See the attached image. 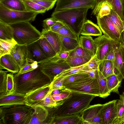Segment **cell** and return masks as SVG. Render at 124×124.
Instances as JSON below:
<instances>
[{
  "mask_svg": "<svg viewBox=\"0 0 124 124\" xmlns=\"http://www.w3.org/2000/svg\"><path fill=\"white\" fill-rule=\"evenodd\" d=\"M109 92L119 94V88L120 86L122 78L119 75L113 74L106 78Z\"/></svg>",
  "mask_w": 124,
  "mask_h": 124,
  "instance_id": "cell-25",
  "label": "cell"
},
{
  "mask_svg": "<svg viewBox=\"0 0 124 124\" xmlns=\"http://www.w3.org/2000/svg\"><path fill=\"white\" fill-rule=\"evenodd\" d=\"M94 40L97 47L96 55L99 61L104 60L107 53L113 48L117 42L104 35L99 36Z\"/></svg>",
  "mask_w": 124,
  "mask_h": 124,
  "instance_id": "cell-12",
  "label": "cell"
},
{
  "mask_svg": "<svg viewBox=\"0 0 124 124\" xmlns=\"http://www.w3.org/2000/svg\"><path fill=\"white\" fill-rule=\"evenodd\" d=\"M70 91L62 89L60 93L56 94H52L54 100L56 102L62 101L68 97L71 94Z\"/></svg>",
  "mask_w": 124,
  "mask_h": 124,
  "instance_id": "cell-48",
  "label": "cell"
},
{
  "mask_svg": "<svg viewBox=\"0 0 124 124\" xmlns=\"http://www.w3.org/2000/svg\"><path fill=\"white\" fill-rule=\"evenodd\" d=\"M13 74V73L11 72L7 74V94H9L15 91Z\"/></svg>",
  "mask_w": 124,
  "mask_h": 124,
  "instance_id": "cell-46",
  "label": "cell"
},
{
  "mask_svg": "<svg viewBox=\"0 0 124 124\" xmlns=\"http://www.w3.org/2000/svg\"><path fill=\"white\" fill-rule=\"evenodd\" d=\"M66 24L65 23L61 21L57 20L53 25L50 28L46 29L48 30L53 31L61 27Z\"/></svg>",
  "mask_w": 124,
  "mask_h": 124,
  "instance_id": "cell-53",
  "label": "cell"
},
{
  "mask_svg": "<svg viewBox=\"0 0 124 124\" xmlns=\"http://www.w3.org/2000/svg\"><path fill=\"white\" fill-rule=\"evenodd\" d=\"M111 20L118 29L121 32L124 30V24L121 18L113 9L110 14L107 16Z\"/></svg>",
  "mask_w": 124,
  "mask_h": 124,
  "instance_id": "cell-37",
  "label": "cell"
},
{
  "mask_svg": "<svg viewBox=\"0 0 124 124\" xmlns=\"http://www.w3.org/2000/svg\"><path fill=\"white\" fill-rule=\"evenodd\" d=\"M90 9H92L91 7H87L54 11L51 16L69 26L79 39L82 26L87 20L88 11Z\"/></svg>",
  "mask_w": 124,
  "mask_h": 124,
  "instance_id": "cell-4",
  "label": "cell"
},
{
  "mask_svg": "<svg viewBox=\"0 0 124 124\" xmlns=\"http://www.w3.org/2000/svg\"><path fill=\"white\" fill-rule=\"evenodd\" d=\"M121 2L123 1H124V0H121Z\"/></svg>",
  "mask_w": 124,
  "mask_h": 124,
  "instance_id": "cell-61",
  "label": "cell"
},
{
  "mask_svg": "<svg viewBox=\"0 0 124 124\" xmlns=\"http://www.w3.org/2000/svg\"><path fill=\"white\" fill-rule=\"evenodd\" d=\"M89 60L85 58L69 55L66 61L70 67H74L84 65L87 63Z\"/></svg>",
  "mask_w": 124,
  "mask_h": 124,
  "instance_id": "cell-35",
  "label": "cell"
},
{
  "mask_svg": "<svg viewBox=\"0 0 124 124\" xmlns=\"http://www.w3.org/2000/svg\"><path fill=\"white\" fill-rule=\"evenodd\" d=\"M61 42V51H70L80 46L78 39L60 35Z\"/></svg>",
  "mask_w": 124,
  "mask_h": 124,
  "instance_id": "cell-26",
  "label": "cell"
},
{
  "mask_svg": "<svg viewBox=\"0 0 124 124\" xmlns=\"http://www.w3.org/2000/svg\"><path fill=\"white\" fill-rule=\"evenodd\" d=\"M71 51H61L54 57L48 59L52 61L55 62L65 61L69 55Z\"/></svg>",
  "mask_w": 124,
  "mask_h": 124,
  "instance_id": "cell-47",
  "label": "cell"
},
{
  "mask_svg": "<svg viewBox=\"0 0 124 124\" xmlns=\"http://www.w3.org/2000/svg\"><path fill=\"white\" fill-rule=\"evenodd\" d=\"M98 70L106 78L114 73L113 62L104 59L98 61Z\"/></svg>",
  "mask_w": 124,
  "mask_h": 124,
  "instance_id": "cell-27",
  "label": "cell"
},
{
  "mask_svg": "<svg viewBox=\"0 0 124 124\" xmlns=\"http://www.w3.org/2000/svg\"><path fill=\"white\" fill-rule=\"evenodd\" d=\"M122 94L124 96V92L123 93H122Z\"/></svg>",
  "mask_w": 124,
  "mask_h": 124,
  "instance_id": "cell-60",
  "label": "cell"
},
{
  "mask_svg": "<svg viewBox=\"0 0 124 124\" xmlns=\"http://www.w3.org/2000/svg\"><path fill=\"white\" fill-rule=\"evenodd\" d=\"M117 101L114 100L103 104L101 110L103 124H113L117 119Z\"/></svg>",
  "mask_w": 124,
  "mask_h": 124,
  "instance_id": "cell-15",
  "label": "cell"
},
{
  "mask_svg": "<svg viewBox=\"0 0 124 124\" xmlns=\"http://www.w3.org/2000/svg\"><path fill=\"white\" fill-rule=\"evenodd\" d=\"M37 41L48 59L52 58L57 54L52 46L45 38L41 36Z\"/></svg>",
  "mask_w": 124,
  "mask_h": 124,
  "instance_id": "cell-30",
  "label": "cell"
},
{
  "mask_svg": "<svg viewBox=\"0 0 124 124\" xmlns=\"http://www.w3.org/2000/svg\"><path fill=\"white\" fill-rule=\"evenodd\" d=\"M52 91L51 89L46 97L39 104L48 108H52L57 105V102L53 99L52 96Z\"/></svg>",
  "mask_w": 124,
  "mask_h": 124,
  "instance_id": "cell-40",
  "label": "cell"
},
{
  "mask_svg": "<svg viewBox=\"0 0 124 124\" xmlns=\"http://www.w3.org/2000/svg\"><path fill=\"white\" fill-rule=\"evenodd\" d=\"M39 64L36 61L30 63L28 62L21 68L18 72L14 75L16 76L33 70L38 67Z\"/></svg>",
  "mask_w": 124,
  "mask_h": 124,
  "instance_id": "cell-43",
  "label": "cell"
},
{
  "mask_svg": "<svg viewBox=\"0 0 124 124\" xmlns=\"http://www.w3.org/2000/svg\"><path fill=\"white\" fill-rule=\"evenodd\" d=\"M113 124H124V117L120 119H117Z\"/></svg>",
  "mask_w": 124,
  "mask_h": 124,
  "instance_id": "cell-55",
  "label": "cell"
},
{
  "mask_svg": "<svg viewBox=\"0 0 124 124\" xmlns=\"http://www.w3.org/2000/svg\"><path fill=\"white\" fill-rule=\"evenodd\" d=\"M96 3V0H57L54 11L87 7L93 9Z\"/></svg>",
  "mask_w": 124,
  "mask_h": 124,
  "instance_id": "cell-11",
  "label": "cell"
},
{
  "mask_svg": "<svg viewBox=\"0 0 124 124\" xmlns=\"http://www.w3.org/2000/svg\"><path fill=\"white\" fill-rule=\"evenodd\" d=\"M96 16L97 24L104 35L117 42H121L120 39V32L108 16L101 18L97 15Z\"/></svg>",
  "mask_w": 124,
  "mask_h": 124,
  "instance_id": "cell-9",
  "label": "cell"
},
{
  "mask_svg": "<svg viewBox=\"0 0 124 124\" xmlns=\"http://www.w3.org/2000/svg\"><path fill=\"white\" fill-rule=\"evenodd\" d=\"M80 46L86 50L92 57L96 54L97 47L94 40L90 36H81L79 37Z\"/></svg>",
  "mask_w": 124,
  "mask_h": 124,
  "instance_id": "cell-23",
  "label": "cell"
},
{
  "mask_svg": "<svg viewBox=\"0 0 124 124\" xmlns=\"http://www.w3.org/2000/svg\"><path fill=\"white\" fill-rule=\"evenodd\" d=\"M70 95L60 102L55 107L48 108L47 117L80 114L88 107L94 95L71 92Z\"/></svg>",
  "mask_w": 124,
  "mask_h": 124,
  "instance_id": "cell-1",
  "label": "cell"
},
{
  "mask_svg": "<svg viewBox=\"0 0 124 124\" xmlns=\"http://www.w3.org/2000/svg\"><path fill=\"white\" fill-rule=\"evenodd\" d=\"M57 21V20L52 17L46 19L43 21V27L44 29L48 28L53 25Z\"/></svg>",
  "mask_w": 124,
  "mask_h": 124,
  "instance_id": "cell-52",
  "label": "cell"
},
{
  "mask_svg": "<svg viewBox=\"0 0 124 124\" xmlns=\"http://www.w3.org/2000/svg\"><path fill=\"white\" fill-rule=\"evenodd\" d=\"M52 31L61 36L79 40L76 33L69 26L66 24L58 29Z\"/></svg>",
  "mask_w": 124,
  "mask_h": 124,
  "instance_id": "cell-33",
  "label": "cell"
},
{
  "mask_svg": "<svg viewBox=\"0 0 124 124\" xmlns=\"http://www.w3.org/2000/svg\"><path fill=\"white\" fill-rule=\"evenodd\" d=\"M102 105L98 104L89 106L80 113L84 124H103L101 116Z\"/></svg>",
  "mask_w": 124,
  "mask_h": 124,
  "instance_id": "cell-10",
  "label": "cell"
},
{
  "mask_svg": "<svg viewBox=\"0 0 124 124\" xmlns=\"http://www.w3.org/2000/svg\"><path fill=\"white\" fill-rule=\"evenodd\" d=\"M25 94L14 91L0 95V106L25 104Z\"/></svg>",
  "mask_w": 124,
  "mask_h": 124,
  "instance_id": "cell-18",
  "label": "cell"
},
{
  "mask_svg": "<svg viewBox=\"0 0 124 124\" xmlns=\"http://www.w3.org/2000/svg\"><path fill=\"white\" fill-rule=\"evenodd\" d=\"M123 15L124 16V10H123Z\"/></svg>",
  "mask_w": 124,
  "mask_h": 124,
  "instance_id": "cell-59",
  "label": "cell"
},
{
  "mask_svg": "<svg viewBox=\"0 0 124 124\" xmlns=\"http://www.w3.org/2000/svg\"><path fill=\"white\" fill-rule=\"evenodd\" d=\"M115 58L113 62L114 73L124 79V45L117 42L114 47Z\"/></svg>",
  "mask_w": 124,
  "mask_h": 124,
  "instance_id": "cell-16",
  "label": "cell"
},
{
  "mask_svg": "<svg viewBox=\"0 0 124 124\" xmlns=\"http://www.w3.org/2000/svg\"><path fill=\"white\" fill-rule=\"evenodd\" d=\"M79 114L47 117L45 124H84Z\"/></svg>",
  "mask_w": 124,
  "mask_h": 124,
  "instance_id": "cell-17",
  "label": "cell"
},
{
  "mask_svg": "<svg viewBox=\"0 0 124 124\" xmlns=\"http://www.w3.org/2000/svg\"><path fill=\"white\" fill-rule=\"evenodd\" d=\"M105 1H107L110 3L113 9L120 17L124 24V17L121 0H96V4L101 3Z\"/></svg>",
  "mask_w": 124,
  "mask_h": 124,
  "instance_id": "cell-34",
  "label": "cell"
},
{
  "mask_svg": "<svg viewBox=\"0 0 124 124\" xmlns=\"http://www.w3.org/2000/svg\"><path fill=\"white\" fill-rule=\"evenodd\" d=\"M34 109L24 104L0 106V124H30Z\"/></svg>",
  "mask_w": 124,
  "mask_h": 124,
  "instance_id": "cell-3",
  "label": "cell"
},
{
  "mask_svg": "<svg viewBox=\"0 0 124 124\" xmlns=\"http://www.w3.org/2000/svg\"><path fill=\"white\" fill-rule=\"evenodd\" d=\"M41 33L42 36L45 38L48 41L57 54L61 52V42L60 34L44 28L42 29Z\"/></svg>",
  "mask_w": 124,
  "mask_h": 124,
  "instance_id": "cell-20",
  "label": "cell"
},
{
  "mask_svg": "<svg viewBox=\"0 0 124 124\" xmlns=\"http://www.w3.org/2000/svg\"><path fill=\"white\" fill-rule=\"evenodd\" d=\"M97 80L99 88V97L106 98L110 95V93L108 89L106 78L99 71Z\"/></svg>",
  "mask_w": 124,
  "mask_h": 124,
  "instance_id": "cell-29",
  "label": "cell"
},
{
  "mask_svg": "<svg viewBox=\"0 0 124 124\" xmlns=\"http://www.w3.org/2000/svg\"><path fill=\"white\" fill-rule=\"evenodd\" d=\"M9 71L0 70V95L7 94V73Z\"/></svg>",
  "mask_w": 124,
  "mask_h": 124,
  "instance_id": "cell-41",
  "label": "cell"
},
{
  "mask_svg": "<svg viewBox=\"0 0 124 124\" xmlns=\"http://www.w3.org/2000/svg\"><path fill=\"white\" fill-rule=\"evenodd\" d=\"M69 55L74 57L85 58L89 60L92 58V56L89 53L80 46L71 51Z\"/></svg>",
  "mask_w": 124,
  "mask_h": 124,
  "instance_id": "cell-42",
  "label": "cell"
},
{
  "mask_svg": "<svg viewBox=\"0 0 124 124\" xmlns=\"http://www.w3.org/2000/svg\"><path fill=\"white\" fill-rule=\"evenodd\" d=\"M122 3L123 10H124V0L122 1Z\"/></svg>",
  "mask_w": 124,
  "mask_h": 124,
  "instance_id": "cell-58",
  "label": "cell"
},
{
  "mask_svg": "<svg viewBox=\"0 0 124 124\" xmlns=\"http://www.w3.org/2000/svg\"><path fill=\"white\" fill-rule=\"evenodd\" d=\"M13 30L8 24L0 21V39H13Z\"/></svg>",
  "mask_w": 124,
  "mask_h": 124,
  "instance_id": "cell-32",
  "label": "cell"
},
{
  "mask_svg": "<svg viewBox=\"0 0 124 124\" xmlns=\"http://www.w3.org/2000/svg\"><path fill=\"white\" fill-rule=\"evenodd\" d=\"M63 89L70 92L93 95L99 96V88L97 79L89 76L85 77L67 85Z\"/></svg>",
  "mask_w": 124,
  "mask_h": 124,
  "instance_id": "cell-7",
  "label": "cell"
},
{
  "mask_svg": "<svg viewBox=\"0 0 124 124\" xmlns=\"http://www.w3.org/2000/svg\"><path fill=\"white\" fill-rule=\"evenodd\" d=\"M120 39L121 42L124 45V30L122 31L120 33Z\"/></svg>",
  "mask_w": 124,
  "mask_h": 124,
  "instance_id": "cell-56",
  "label": "cell"
},
{
  "mask_svg": "<svg viewBox=\"0 0 124 124\" xmlns=\"http://www.w3.org/2000/svg\"><path fill=\"white\" fill-rule=\"evenodd\" d=\"M0 3L10 9L21 11H27L23 2L21 0H0Z\"/></svg>",
  "mask_w": 124,
  "mask_h": 124,
  "instance_id": "cell-28",
  "label": "cell"
},
{
  "mask_svg": "<svg viewBox=\"0 0 124 124\" xmlns=\"http://www.w3.org/2000/svg\"><path fill=\"white\" fill-rule=\"evenodd\" d=\"M39 13L31 11H21L10 9L0 3V21L8 24L33 21Z\"/></svg>",
  "mask_w": 124,
  "mask_h": 124,
  "instance_id": "cell-6",
  "label": "cell"
},
{
  "mask_svg": "<svg viewBox=\"0 0 124 124\" xmlns=\"http://www.w3.org/2000/svg\"><path fill=\"white\" fill-rule=\"evenodd\" d=\"M50 84L25 94V104L32 107L39 104L50 90Z\"/></svg>",
  "mask_w": 124,
  "mask_h": 124,
  "instance_id": "cell-14",
  "label": "cell"
},
{
  "mask_svg": "<svg viewBox=\"0 0 124 124\" xmlns=\"http://www.w3.org/2000/svg\"><path fill=\"white\" fill-rule=\"evenodd\" d=\"M79 72L86 73L91 78H93L97 79L99 71L98 69H92L87 68L85 66L84 69Z\"/></svg>",
  "mask_w": 124,
  "mask_h": 124,
  "instance_id": "cell-50",
  "label": "cell"
},
{
  "mask_svg": "<svg viewBox=\"0 0 124 124\" xmlns=\"http://www.w3.org/2000/svg\"><path fill=\"white\" fill-rule=\"evenodd\" d=\"M65 77H54L50 84L52 91L56 90L63 89V84Z\"/></svg>",
  "mask_w": 124,
  "mask_h": 124,
  "instance_id": "cell-45",
  "label": "cell"
},
{
  "mask_svg": "<svg viewBox=\"0 0 124 124\" xmlns=\"http://www.w3.org/2000/svg\"><path fill=\"white\" fill-rule=\"evenodd\" d=\"M99 61L95 55L87 63L86 67L92 69H98Z\"/></svg>",
  "mask_w": 124,
  "mask_h": 124,
  "instance_id": "cell-51",
  "label": "cell"
},
{
  "mask_svg": "<svg viewBox=\"0 0 124 124\" xmlns=\"http://www.w3.org/2000/svg\"><path fill=\"white\" fill-rule=\"evenodd\" d=\"M102 35V32L98 25L88 20L84 23L80 33V35L86 36H97Z\"/></svg>",
  "mask_w": 124,
  "mask_h": 124,
  "instance_id": "cell-24",
  "label": "cell"
},
{
  "mask_svg": "<svg viewBox=\"0 0 124 124\" xmlns=\"http://www.w3.org/2000/svg\"><path fill=\"white\" fill-rule=\"evenodd\" d=\"M40 64L41 71L49 78L51 82L56 75L71 67L66 60L55 62L48 59Z\"/></svg>",
  "mask_w": 124,
  "mask_h": 124,
  "instance_id": "cell-8",
  "label": "cell"
},
{
  "mask_svg": "<svg viewBox=\"0 0 124 124\" xmlns=\"http://www.w3.org/2000/svg\"><path fill=\"white\" fill-rule=\"evenodd\" d=\"M87 63L84 65L78 67H71L63 70L54 77H65L67 76L79 72L84 69L86 66Z\"/></svg>",
  "mask_w": 124,
  "mask_h": 124,
  "instance_id": "cell-39",
  "label": "cell"
},
{
  "mask_svg": "<svg viewBox=\"0 0 124 124\" xmlns=\"http://www.w3.org/2000/svg\"><path fill=\"white\" fill-rule=\"evenodd\" d=\"M10 54L15 59L20 68L27 62L26 45L17 44L12 49Z\"/></svg>",
  "mask_w": 124,
  "mask_h": 124,
  "instance_id": "cell-22",
  "label": "cell"
},
{
  "mask_svg": "<svg viewBox=\"0 0 124 124\" xmlns=\"http://www.w3.org/2000/svg\"><path fill=\"white\" fill-rule=\"evenodd\" d=\"M114 47L111 50L107 53L104 59L111 60L113 62L115 58V52Z\"/></svg>",
  "mask_w": 124,
  "mask_h": 124,
  "instance_id": "cell-54",
  "label": "cell"
},
{
  "mask_svg": "<svg viewBox=\"0 0 124 124\" xmlns=\"http://www.w3.org/2000/svg\"><path fill=\"white\" fill-rule=\"evenodd\" d=\"M23 2L27 11H33L39 14L45 13L47 11L45 8L30 0H24Z\"/></svg>",
  "mask_w": 124,
  "mask_h": 124,
  "instance_id": "cell-36",
  "label": "cell"
},
{
  "mask_svg": "<svg viewBox=\"0 0 124 124\" xmlns=\"http://www.w3.org/2000/svg\"><path fill=\"white\" fill-rule=\"evenodd\" d=\"M17 44L14 39H0V57L10 54L12 49Z\"/></svg>",
  "mask_w": 124,
  "mask_h": 124,
  "instance_id": "cell-31",
  "label": "cell"
},
{
  "mask_svg": "<svg viewBox=\"0 0 124 124\" xmlns=\"http://www.w3.org/2000/svg\"><path fill=\"white\" fill-rule=\"evenodd\" d=\"M46 8L47 11L54 7L57 0H30Z\"/></svg>",
  "mask_w": 124,
  "mask_h": 124,
  "instance_id": "cell-44",
  "label": "cell"
},
{
  "mask_svg": "<svg viewBox=\"0 0 124 124\" xmlns=\"http://www.w3.org/2000/svg\"><path fill=\"white\" fill-rule=\"evenodd\" d=\"M22 0V1H23V0Z\"/></svg>",
  "mask_w": 124,
  "mask_h": 124,
  "instance_id": "cell-62",
  "label": "cell"
},
{
  "mask_svg": "<svg viewBox=\"0 0 124 124\" xmlns=\"http://www.w3.org/2000/svg\"><path fill=\"white\" fill-rule=\"evenodd\" d=\"M26 46L27 62L32 63L36 61L39 64L48 59L37 41Z\"/></svg>",
  "mask_w": 124,
  "mask_h": 124,
  "instance_id": "cell-13",
  "label": "cell"
},
{
  "mask_svg": "<svg viewBox=\"0 0 124 124\" xmlns=\"http://www.w3.org/2000/svg\"><path fill=\"white\" fill-rule=\"evenodd\" d=\"M120 98H121L123 100L124 104V96L122 94L120 95Z\"/></svg>",
  "mask_w": 124,
  "mask_h": 124,
  "instance_id": "cell-57",
  "label": "cell"
},
{
  "mask_svg": "<svg viewBox=\"0 0 124 124\" xmlns=\"http://www.w3.org/2000/svg\"><path fill=\"white\" fill-rule=\"evenodd\" d=\"M14 77L15 91L21 93H28L51 83L41 71L40 64L37 69Z\"/></svg>",
  "mask_w": 124,
  "mask_h": 124,
  "instance_id": "cell-2",
  "label": "cell"
},
{
  "mask_svg": "<svg viewBox=\"0 0 124 124\" xmlns=\"http://www.w3.org/2000/svg\"><path fill=\"white\" fill-rule=\"evenodd\" d=\"M10 24L13 30V38L17 44L26 45L37 41L41 37V33L29 22Z\"/></svg>",
  "mask_w": 124,
  "mask_h": 124,
  "instance_id": "cell-5",
  "label": "cell"
},
{
  "mask_svg": "<svg viewBox=\"0 0 124 124\" xmlns=\"http://www.w3.org/2000/svg\"><path fill=\"white\" fill-rule=\"evenodd\" d=\"M20 68L16 61L10 54L0 57V70L5 69L13 73L19 72Z\"/></svg>",
  "mask_w": 124,
  "mask_h": 124,
  "instance_id": "cell-21",
  "label": "cell"
},
{
  "mask_svg": "<svg viewBox=\"0 0 124 124\" xmlns=\"http://www.w3.org/2000/svg\"><path fill=\"white\" fill-rule=\"evenodd\" d=\"M89 76L86 73L78 72L65 77L63 84V87L80 79Z\"/></svg>",
  "mask_w": 124,
  "mask_h": 124,
  "instance_id": "cell-38",
  "label": "cell"
},
{
  "mask_svg": "<svg viewBox=\"0 0 124 124\" xmlns=\"http://www.w3.org/2000/svg\"><path fill=\"white\" fill-rule=\"evenodd\" d=\"M32 107L34 112L30 124H45L49 114L47 108L40 104Z\"/></svg>",
  "mask_w": 124,
  "mask_h": 124,
  "instance_id": "cell-19",
  "label": "cell"
},
{
  "mask_svg": "<svg viewBox=\"0 0 124 124\" xmlns=\"http://www.w3.org/2000/svg\"><path fill=\"white\" fill-rule=\"evenodd\" d=\"M117 100L116 107L117 114V119H120L124 117V104L122 99L120 98Z\"/></svg>",
  "mask_w": 124,
  "mask_h": 124,
  "instance_id": "cell-49",
  "label": "cell"
}]
</instances>
